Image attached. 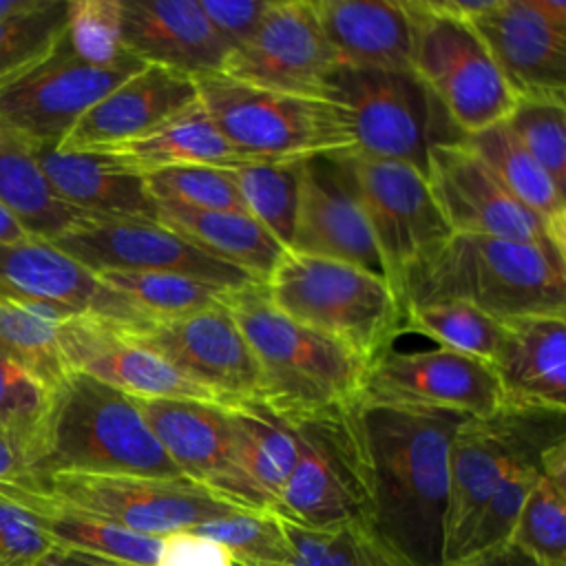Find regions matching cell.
Returning a JSON list of instances; mask_svg holds the SVG:
<instances>
[{"label": "cell", "instance_id": "6da1fadb", "mask_svg": "<svg viewBox=\"0 0 566 566\" xmlns=\"http://www.w3.org/2000/svg\"><path fill=\"white\" fill-rule=\"evenodd\" d=\"M374 526L416 566H442L449 447L464 413L360 402Z\"/></svg>", "mask_w": 566, "mask_h": 566}, {"label": "cell", "instance_id": "7a4b0ae2", "mask_svg": "<svg viewBox=\"0 0 566 566\" xmlns=\"http://www.w3.org/2000/svg\"><path fill=\"white\" fill-rule=\"evenodd\" d=\"M398 298L402 312L429 303H467L495 321L566 316V254L542 243L451 232L409 265Z\"/></svg>", "mask_w": 566, "mask_h": 566}, {"label": "cell", "instance_id": "3957f363", "mask_svg": "<svg viewBox=\"0 0 566 566\" xmlns=\"http://www.w3.org/2000/svg\"><path fill=\"white\" fill-rule=\"evenodd\" d=\"M221 303L256 358L259 398L281 411H310L360 398L367 365L338 343L279 312L263 283L226 290Z\"/></svg>", "mask_w": 566, "mask_h": 566}, {"label": "cell", "instance_id": "277c9868", "mask_svg": "<svg viewBox=\"0 0 566 566\" xmlns=\"http://www.w3.org/2000/svg\"><path fill=\"white\" fill-rule=\"evenodd\" d=\"M263 290L279 312L338 343L367 367L400 336L402 305L394 287L363 268L285 250Z\"/></svg>", "mask_w": 566, "mask_h": 566}, {"label": "cell", "instance_id": "5b68a950", "mask_svg": "<svg viewBox=\"0 0 566 566\" xmlns=\"http://www.w3.org/2000/svg\"><path fill=\"white\" fill-rule=\"evenodd\" d=\"M57 471L186 478L153 436L135 398L86 374H71L53 398L49 442L33 482Z\"/></svg>", "mask_w": 566, "mask_h": 566}, {"label": "cell", "instance_id": "8992f818", "mask_svg": "<svg viewBox=\"0 0 566 566\" xmlns=\"http://www.w3.org/2000/svg\"><path fill=\"white\" fill-rule=\"evenodd\" d=\"M281 413L294 424L298 455L274 515L305 528L374 524L371 462L360 400Z\"/></svg>", "mask_w": 566, "mask_h": 566}, {"label": "cell", "instance_id": "52a82bcc", "mask_svg": "<svg viewBox=\"0 0 566 566\" xmlns=\"http://www.w3.org/2000/svg\"><path fill=\"white\" fill-rule=\"evenodd\" d=\"M192 82L219 133L250 159H305L354 148L349 115L336 102L259 88L221 71Z\"/></svg>", "mask_w": 566, "mask_h": 566}, {"label": "cell", "instance_id": "ba28073f", "mask_svg": "<svg viewBox=\"0 0 566 566\" xmlns=\"http://www.w3.org/2000/svg\"><path fill=\"white\" fill-rule=\"evenodd\" d=\"M332 102L347 111L356 150L422 175L433 146L464 137L411 69L340 66Z\"/></svg>", "mask_w": 566, "mask_h": 566}, {"label": "cell", "instance_id": "9c48e42d", "mask_svg": "<svg viewBox=\"0 0 566 566\" xmlns=\"http://www.w3.org/2000/svg\"><path fill=\"white\" fill-rule=\"evenodd\" d=\"M566 440L564 413L511 411L467 416L449 447V495L444 515L442 564H453L504 475L522 460L542 455Z\"/></svg>", "mask_w": 566, "mask_h": 566}, {"label": "cell", "instance_id": "30bf717a", "mask_svg": "<svg viewBox=\"0 0 566 566\" xmlns=\"http://www.w3.org/2000/svg\"><path fill=\"white\" fill-rule=\"evenodd\" d=\"M411 24V71L442 104L462 135L504 122L515 106L486 46L469 22L402 0Z\"/></svg>", "mask_w": 566, "mask_h": 566}, {"label": "cell", "instance_id": "8fae6325", "mask_svg": "<svg viewBox=\"0 0 566 566\" xmlns=\"http://www.w3.org/2000/svg\"><path fill=\"white\" fill-rule=\"evenodd\" d=\"M60 502L128 531L164 537L243 511L188 478L57 471L33 482Z\"/></svg>", "mask_w": 566, "mask_h": 566}, {"label": "cell", "instance_id": "7c38bea8", "mask_svg": "<svg viewBox=\"0 0 566 566\" xmlns=\"http://www.w3.org/2000/svg\"><path fill=\"white\" fill-rule=\"evenodd\" d=\"M336 157L367 217L385 276L398 296V285L409 265L444 241L451 230L424 175L416 168L369 157L356 148L338 150Z\"/></svg>", "mask_w": 566, "mask_h": 566}, {"label": "cell", "instance_id": "4fadbf2b", "mask_svg": "<svg viewBox=\"0 0 566 566\" xmlns=\"http://www.w3.org/2000/svg\"><path fill=\"white\" fill-rule=\"evenodd\" d=\"M340 66L312 0H270L254 33L228 51L221 73L259 88L332 102Z\"/></svg>", "mask_w": 566, "mask_h": 566}, {"label": "cell", "instance_id": "5bb4252c", "mask_svg": "<svg viewBox=\"0 0 566 566\" xmlns=\"http://www.w3.org/2000/svg\"><path fill=\"white\" fill-rule=\"evenodd\" d=\"M142 66L135 55L106 66L88 64L64 35L44 62L0 88V124L35 146H60L91 106Z\"/></svg>", "mask_w": 566, "mask_h": 566}, {"label": "cell", "instance_id": "9a60e30c", "mask_svg": "<svg viewBox=\"0 0 566 566\" xmlns=\"http://www.w3.org/2000/svg\"><path fill=\"white\" fill-rule=\"evenodd\" d=\"M51 243L93 272H172L226 290L256 283L153 219L84 217Z\"/></svg>", "mask_w": 566, "mask_h": 566}, {"label": "cell", "instance_id": "2e32d148", "mask_svg": "<svg viewBox=\"0 0 566 566\" xmlns=\"http://www.w3.org/2000/svg\"><path fill=\"white\" fill-rule=\"evenodd\" d=\"M122 329L217 400L261 394L256 358L223 303Z\"/></svg>", "mask_w": 566, "mask_h": 566}, {"label": "cell", "instance_id": "e0dca14e", "mask_svg": "<svg viewBox=\"0 0 566 566\" xmlns=\"http://www.w3.org/2000/svg\"><path fill=\"white\" fill-rule=\"evenodd\" d=\"M360 402L491 416L502 407L491 367L444 347L396 352L389 347L365 371Z\"/></svg>", "mask_w": 566, "mask_h": 566}, {"label": "cell", "instance_id": "ac0fdd59", "mask_svg": "<svg viewBox=\"0 0 566 566\" xmlns=\"http://www.w3.org/2000/svg\"><path fill=\"white\" fill-rule=\"evenodd\" d=\"M424 179L451 232L555 248L542 223L504 190L486 164L462 139L438 144L429 150Z\"/></svg>", "mask_w": 566, "mask_h": 566}, {"label": "cell", "instance_id": "d6986e66", "mask_svg": "<svg viewBox=\"0 0 566 566\" xmlns=\"http://www.w3.org/2000/svg\"><path fill=\"white\" fill-rule=\"evenodd\" d=\"M0 292L49 303L77 316H93L119 327L153 321L102 276L51 241L27 237L0 245Z\"/></svg>", "mask_w": 566, "mask_h": 566}, {"label": "cell", "instance_id": "ffe728a7", "mask_svg": "<svg viewBox=\"0 0 566 566\" xmlns=\"http://www.w3.org/2000/svg\"><path fill=\"white\" fill-rule=\"evenodd\" d=\"M469 24L515 99L566 102V27L531 0H493Z\"/></svg>", "mask_w": 566, "mask_h": 566}, {"label": "cell", "instance_id": "44dd1931", "mask_svg": "<svg viewBox=\"0 0 566 566\" xmlns=\"http://www.w3.org/2000/svg\"><path fill=\"white\" fill-rule=\"evenodd\" d=\"M287 250L343 261L387 281L371 228L336 153L303 159L296 223Z\"/></svg>", "mask_w": 566, "mask_h": 566}, {"label": "cell", "instance_id": "7402d4cb", "mask_svg": "<svg viewBox=\"0 0 566 566\" xmlns=\"http://www.w3.org/2000/svg\"><path fill=\"white\" fill-rule=\"evenodd\" d=\"M60 347L71 374H86L133 398H186L219 402L164 358L135 343L115 323L71 316L60 325Z\"/></svg>", "mask_w": 566, "mask_h": 566}, {"label": "cell", "instance_id": "603a6c76", "mask_svg": "<svg viewBox=\"0 0 566 566\" xmlns=\"http://www.w3.org/2000/svg\"><path fill=\"white\" fill-rule=\"evenodd\" d=\"M153 436L188 480L226 502L254 511L232 462L223 407L186 398H135Z\"/></svg>", "mask_w": 566, "mask_h": 566}, {"label": "cell", "instance_id": "cb8c5ba5", "mask_svg": "<svg viewBox=\"0 0 566 566\" xmlns=\"http://www.w3.org/2000/svg\"><path fill=\"white\" fill-rule=\"evenodd\" d=\"M489 367L504 409L566 413V316L526 314L500 321Z\"/></svg>", "mask_w": 566, "mask_h": 566}, {"label": "cell", "instance_id": "d4e9b609", "mask_svg": "<svg viewBox=\"0 0 566 566\" xmlns=\"http://www.w3.org/2000/svg\"><path fill=\"white\" fill-rule=\"evenodd\" d=\"M192 102H197V88L190 75L144 64L91 106L55 148L75 153L119 146L148 133Z\"/></svg>", "mask_w": 566, "mask_h": 566}, {"label": "cell", "instance_id": "484cf974", "mask_svg": "<svg viewBox=\"0 0 566 566\" xmlns=\"http://www.w3.org/2000/svg\"><path fill=\"white\" fill-rule=\"evenodd\" d=\"M119 15L124 49L144 64L195 77L221 71L230 51L199 0H119Z\"/></svg>", "mask_w": 566, "mask_h": 566}, {"label": "cell", "instance_id": "4316f807", "mask_svg": "<svg viewBox=\"0 0 566 566\" xmlns=\"http://www.w3.org/2000/svg\"><path fill=\"white\" fill-rule=\"evenodd\" d=\"M223 407L232 462L254 511L274 513L294 469L298 440L294 424L265 398H226Z\"/></svg>", "mask_w": 566, "mask_h": 566}, {"label": "cell", "instance_id": "83f0119b", "mask_svg": "<svg viewBox=\"0 0 566 566\" xmlns=\"http://www.w3.org/2000/svg\"><path fill=\"white\" fill-rule=\"evenodd\" d=\"M35 159L71 208L88 217H126L157 221V203L146 179L104 150L64 153L55 146H35Z\"/></svg>", "mask_w": 566, "mask_h": 566}, {"label": "cell", "instance_id": "f1b7e54d", "mask_svg": "<svg viewBox=\"0 0 566 566\" xmlns=\"http://www.w3.org/2000/svg\"><path fill=\"white\" fill-rule=\"evenodd\" d=\"M343 66L411 69V24L402 0H312Z\"/></svg>", "mask_w": 566, "mask_h": 566}, {"label": "cell", "instance_id": "f546056e", "mask_svg": "<svg viewBox=\"0 0 566 566\" xmlns=\"http://www.w3.org/2000/svg\"><path fill=\"white\" fill-rule=\"evenodd\" d=\"M104 153L142 177L177 166L232 168L250 161L219 133L199 97L148 133Z\"/></svg>", "mask_w": 566, "mask_h": 566}, {"label": "cell", "instance_id": "4dcf8cb0", "mask_svg": "<svg viewBox=\"0 0 566 566\" xmlns=\"http://www.w3.org/2000/svg\"><path fill=\"white\" fill-rule=\"evenodd\" d=\"M157 221L256 283H265L287 250L254 217L241 210H192L159 203Z\"/></svg>", "mask_w": 566, "mask_h": 566}, {"label": "cell", "instance_id": "1f68e13d", "mask_svg": "<svg viewBox=\"0 0 566 566\" xmlns=\"http://www.w3.org/2000/svg\"><path fill=\"white\" fill-rule=\"evenodd\" d=\"M462 142L486 164L504 190L544 228L548 241L566 254V192L524 150L504 122L464 135Z\"/></svg>", "mask_w": 566, "mask_h": 566}, {"label": "cell", "instance_id": "d6a6232c", "mask_svg": "<svg viewBox=\"0 0 566 566\" xmlns=\"http://www.w3.org/2000/svg\"><path fill=\"white\" fill-rule=\"evenodd\" d=\"M33 148L35 144L0 124V201L29 237L53 241L88 214L57 197Z\"/></svg>", "mask_w": 566, "mask_h": 566}, {"label": "cell", "instance_id": "836d02e7", "mask_svg": "<svg viewBox=\"0 0 566 566\" xmlns=\"http://www.w3.org/2000/svg\"><path fill=\"white\" fill-rule=\"evenodd\" d=\"M77 314L0 292V349L35 376L53 396L71 369L60 347V325Z\"/></svg>", "mask_w": 566, "mask_h": 566}, {"label": "cell", "instance_id": "e575fe53", "mask_svg": "<svg viewBox=\"0 0 566 566\" xmlns=\"http://www.w3.org/2000/svg\"><path fill=\"white\" fill-rule=\"evenodd\" d=\"M53 394L0 349V438L35 471L44 458Z\"/></svg>", "mask_w": 566, "mask_h": 566}, {"label": "cell", "instance_id": "d590c367", "mask_svg": "<svg viewBox=\"0 0 566 566\" xmlns=\"http://www.w3.org/2000/svg\"><path fill=\"white\" fill-rule=\"evenodd\" d=\"M292 546L290 566H416L371 522L305 528L281 520Z\"/></svg>", "mask_w": 566, "mask_h": 566}, {"label": "cell", "instance_id": "8d00e7d4", "mask_svg": "<svg viewBox=\"0 0 566 566\" xmlns=\"http://www.w3.org/2000/svg\"><path fill=\"white\" fill-rule=\"evenodd\" d=\"M301 166L303 159H250L228 168L245 212L285 248L296 223Z\"/></svg>", "mask_w": 566, "mask_h": 566}, {"label": "cell", "instance_id": "74e56055", "mask_svg": "<svg viewBox=\"0 0 566 566\" xmlns=\"http://www.w3.org/2000/svg\"><path fill=\"white\" fill-rule=\"evenodd\" d=\"M535 566H566V478L539 473L509 537Z\"/></svg>", "mask_w": 566, "mask_h": 566}, {"label": "cell", "instance_id": "f35d334b", "mask_svg": "<svg viewBox=\"0 0 566 566\" xmlns=\"http://www.w3.org/2000/svg\"><path fill=\"white\" fill-rule=\"evenodd\" d=\"M69 0H35L0 20V88L44 62L66 35Z\"/></svg>", "mask_w": 566, "mask_h": 566}, {"label": "cell", "instance_id": "ab89813d", "mask_svg": "<svg viewBox=\"0 0 566 566\" xmlns=\"http://www.w3.org/2000/svg\"><path fill=\"white\" fill-rule=\"evenodd\" d=\"M402 332L422 334L438 347L489 365L500 340V321L467 303H429L402 312Z\"/></svg>", "mask_w": 566, "mask_h": 566}, {"label": "cell", "instance_id": "60d3db41", "mask_svg": "<svg viewBox=\"0 0 566 566\" xmlns=\"http://www.w3.org/2000/svg\"><path fill=\"white\" fill-rule=\"evenodd\" d=\"M97 274L150 318H172L219 305L226 292V287L172 272L106 270Z\"/></svg>", "mask_w": 566, "mask_h": 566}, {"label": "cell", "instance_id": "b9f144b4", "mask_svg": "<svg viewBox=\"0 0 566 566\" xmlns=\"http://www.w3.org/2000/svg\"><path fill=\"white\" fill-rule=\"evenodd\" d=\"M223 544L241 566H290L292 546L279 515L268 511H232L192 528Z\"/></svg>", "mask_w": 566, "mask_h": 566}, {"label": "cell", "instance_id": "7bdbcfd3", "mask_svg": "<svg viewBox=\"0 0 566 566\" xmlns=\"http://www.w3.org/2000/svg\"><path fill=\"white\" fill-rule=\"evenodd\" d=\"M557 444V442H555ZM542 473V455L517 462L482 506L455 562H469L500 551L509 544L522 504ZM453 562V564H455Z\"/></svg>", "mask_w": 566, "mask_h": 566}, {"label": "cell", "instance_id": "ee69618b", "mask_svg": "<svg viewBox=\"0 0 566 566\" xmlns=\"http://www.w3.org/2000/svg\"><path fill=\"white\" fill-rule=\"evenodd\" d=\"M504 124L555 186L566 192V102L515 99Z\"/></svg>", "mask_w": 566, "mask_h": 566}, {"label": "cell", "instance_id": "f6af8a7d", "mask_svg": "<svg viewBox=\"0 0 566 566\" xmlns=\"http://www.w3.org/2000/svg\"><path fill=\"white\" fill-rule=\"evenodd\" d=\"M155 203L192 210H241L243 201L228 168L177 166L144 175Z\"/></svg>", "mask_w": 566, "mask_h": 566}, {"label": "cell", "instance_id": "bcb514c9", "mask_svg": "<svg viewBox=\"0 0 566 566\" xmlns=\"http://www.w3.org/2000/svg\"><path fill=\"white\" fill-rule=\"evenodd\" d=\"M66 42L80 60L97 66L130 55L122 44L119 0H69Z\"/></svg>", "mask_w": 566, "mask_h": 566}, {"label": "cell", "instance_id": "7dc6e473", "mask_svg": "<svg viewBox=\"0 0 566 566\" xmlns=\"http://www.w3.org/2000/svg\"><path fill=\"white\" fill-rule=\"evenodd\" d=\"M53 546L31 511L0 495V566H33Z\"/></svg>", "mask_w": 566, "mask_h": 566}, {"label": "cell", "instance_id": "c3c4849f", "mask_svg": "<svg viewBox=\"0 0 566 566\" xmlns=\"http://www.w3.org/2000/svg\"><path fill=\"white\" fill-rule=\"evenodd\" d=\"M199 7L228 49H234L254 33L270 0H199Z\"/></svg>", "mask_w": 566, "mask_h": 566}, {"label": "cell", "instance_id": "681fc988", "mask_svg": "<svg viewBox=\"0 0 566 566\" xmlns=\"http://www.w3.org/2000/svg\"><path fill=\"white\" fill-rule=\"evenodd\" d=\"M155 566H237L230 551L195 531H177L161 537Z\"/></svg>", "mask_w": 566, "mask_h": 566}, {"label": "cell", "instance_id": "f907efd6", "mask_svg": "<svg viewBox=\"0 0 566 566\" xmlns=\"http://www.w3.org/2000/svg\"><path fill=\"white\" fill-rule=\"evenodd\" d=\"M33 566H133L119 559H111V557H102V555H93V553H84L77 548H69V546H53L51 551H46Z\"/></svg>", "mask_w": 566, "mask_h": 566}, {"label": "cell", "instance_id": "816d5d0a", "mask_svg": "<svg viewBox=\"0 0 566 566\" xmlns=\"http://www.w3.org/2000/svg\"><path fill=\"white\" fill-rule=\"evenodd\" d=\"M0 482L33 484V475L22 462V458L0 438Z\"/></svg>", "mask_w": 566, "mask_h": 566}, {"label": "cell", "instance_id": "f5cc1de1", "mask_svg": "<svg viewBox=\"0 0 566 566\" xmlns=\"http://www.w3.org/2000/svg\"><path fill=\"white\" fill-rule=\"evenodd\" d=\"M442 566H535L531 559H526L520 551L513 546H504L500 551H493L484 557L469 559V562H455V564H442Z\"/></svg>", "mask_w": 566, "mask_h": 566}, {"label": "cell", "instance_id": "db71d44e", "mask_svg": "<svg viewBox=\"0 0 566 566\" xmlns=\"http://www.w3.org/2000/svg\"><path fill=\"white\" fill-rule=\"evenodd\" d=\"M27 230L20 226V221L11 214V210L0 201V245L15 243L20 239H27Z\"/></svg>", "mask_w": 566, "mask_h": 566}, {"label": "cell", "instance_id": "11a10c76", "mask_svg": "<svg viewBox=\"0 0 566 566\" xmlns=\"http://www.w3.org/2000/svg\"><path fill=\"white\" fill-rule=\"evenodd\" d=\"M533 7L555 24L566 27V2L564 0H531Z\"/></svg>", "mask_w": 566, "mask_h": 566}, {"label": "cell", "instance_id": "9f6ffc18", "mask_svg": "<svg viewBox=\"0 0 566 566\" xmlns=\"http://www.w3.org/2000/svg\"><path fill=\"white\" fill-rule=\"evenodd\" d=\"M33 4H35V0H0V20L11 18L15 13H22Z\"/></svg>", "mask_w": 566, "mask_h": 566}, {"label": "cell", "instance_id": "6f0895ef", "mask_svg": "<svg viewBox=\"0 0 566 566\" xmlns=\"http://www.w3.org/2000/svg\"><path fill=\"white\" fill-rule=\"evenodd\" d=\"M237 566H241V564H237Z\"/></svg>", "mask_w": 566, "mask_h": 566}]
</instances>
